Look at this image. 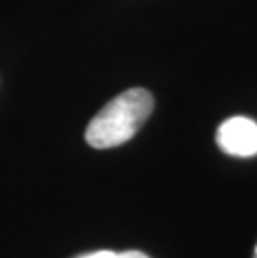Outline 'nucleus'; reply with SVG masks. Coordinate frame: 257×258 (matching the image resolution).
I'll list each match as a JSON object with an SVG mask.
<instances>
[{
    "label": "nucleus",
    "mask_w": 257,
    "mask_h": 258,
    "mask_svg": "<svg viewBox=\"0 0 257 258\" xmlns=\"http://www.w3.org/2000/svg\"><path fill=\"white\" fill-rule=\"evenodd\" d=\"M154 110V98L145 89H129L112 98L90 120L85 130L87 144L94 148H112L129 142Z\"/></svg>",
    "instance_id": "obj_1"
},
{
    "label": "nucleus",
    "mask_w": 257,
    "mask_h": 258,
    "mask_svg": "<svg viewBox=\"0 0 257 258\" xmlns=\"http://www.w3.org/2000/svg\"><path fill=\"white\" fill-rule=\"evenodd\" d=\"M216 142L227 155L249 158L257 155V122L247 117H231L219 125Z\"/></svg>",
    "instance_id": "obj_2"
},
{
    "label": "nucleus",
    "mask_w": 257,
    "mask_h": 258,
    "mask_svg": "<svg viewBox=\"0 0 257 258\" xmlns=\"http://www.w3.org/2000/svg\"><path fill=\"white\" fill-rule=\"evenodd\" d=\"M79 258H149L142 251H95V253H89Z\"/></svg>",
    "instance_id": "obj_3"
},
{
    "label": "nucleus",
    "mask_w": 257,
    "mask_h": 258,
    "mask_svg": "<svg viewBox=\"0 0 257 258\" xmlns=\"http://www.w3.org/2000/svg\"><path fill=\"white\" fill-rule=\"evenodd\" d=\"M254 258H257V245H255V248H254Z\"/></svg>",
    "instance_id": "obj_4"
}]
</instances>
